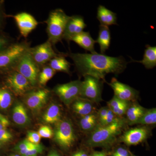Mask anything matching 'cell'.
Returning <instances> with one entry per match:
<instances>
[{"label":"cell","instance_id":"1","mask_svg":"<svg viewBox=\"0 0 156 156\" xmlns=\"http://www.w3.org/2000/svg\"><path fill=\"white\" fill-rule=\"evenodd\" d=\"M68 56L74 62L77 71L81 76L88 75L104 80L108 74L121 73L127 68L128 62L122 56L112 57L98 53H70Z\"/></svg>","mask_w":156,"mask_h":156},{"label":"cell","instance_id":"2","mask_svg":"<svg viewBox=\"0 0 156 156\" xmlns=\"http://www.w3.org/2000/svg\"><path fill=\"white\" fill-rule=\"evenodd\" d=\"M124 120L119 119L106 126L98 125L87 140L89 146L104 147L110 145L121 134L125 125Z\"/></svg>","mask_w":156,"mask_h":156},{"label":"cell","instance_id":"3","mask_svg":"<svg viewBox=\"0 0 156 156\" xmlns=\"http://www.w3.org/2000/svg\"><path fill=\"white\" fill-rule=\"evenodd\" d=\"M30 48V44L26 41H15L0 52V75L14 69Z\"/></svg>","mask_w":156,"mask_h":156},{"label":"cell","instance_id":"4","mask_svg":"<svg viewBox=\"0 0 156 156\" xmlns=\"http://www.w3.org/2000/svg\"><path fill=\"white\" fill-rule=\"evenodd\" d=\"M69 17L61 9L50 11L46 23L48 40L53 46L63 39L66 26Z\"/></svg>","mask_w":156,"mask_h":156},{"label":"cell","instance_id":"5","mask_svg":"<svg viewBox=\"0 0 156 156\" xmlns=\"http://www.w3.org/2000/svg\"><path fill=\"white\" fill-rule=\"evenodd\" d=\"M1 76L2 79V84L17 97L24 96L34 88L26 78L15 69L2 75Z\"/></svg>","mask_w":156,"mask_h":156},{"label":"cell","instance_id":"6","mask_svg":"<svg viewBox=\"0 0 156 156\" xmlns=\"http://www.w3.org/2000/svg\"><path fill=\"white\" fill-rule=\"evenodd\" d=\"M53 134L55 142L64 149L70 148L76 140L72 124L68 120H60L56 123Z\"/></svg>","mask_w":156,"mask_h":156},{"label":"cell","instance_id":"7","mask_svg":"<svg viewBox=\"0 0 156 156\" xmlns=\"http://www.w3.org/2000/svg\"><path fill=\"white\" fill-rule=\"evenodd\" d=\"M29 50L30 49L20 58L14 69L26 78L31 86L35 87L38 84L41 67L34 61Z\"/></svg>","mask_w":156,"mask_h":156},{"label":"cell","instance_id":"8","mask_svg":"<svg viewBox=\"0 0 156 156\" xmlns=\"http://www.w3.org/2000/svg\"><path fill=\"white\" fill-rule=\"evenodd\" d=\"M82 82L80 97L92 101L98 102L101 100V85L100 80L90 76H84Z\"/></svg>","mask_w":156,"mask_h":156},{"label":"cell","instance_id":"9","mask_svg":"<svg viewBox=\"0 0 156 156\" xmlns=\"http://www.w3.org/2000/svg\"><path fill=\"white\" fill-rule=\"evenodd\" d=\"M81 84L79 80L59 84L54 87L53 92L65 104L69 105L80 97Z\"/></svg>","mask_w":156,"mask_h":156},{"label":"cell","instance_id":"10","mask_svg":"<svg viewBox=\"0 0 156 156\" xmlns=\"http://www.w3.org/2000/svg\"><path fill=\"white\" fill-rule=\"evenodd\" d=\"M29 51L34 61L41 67L48 64L52 58L61 54L55 52L53 45L48 40L34 48L30 47Z\"/></svg>","mask_w":156,"mask_h":156},{"label":"cell","instance_id":"11","mask_svg":"<svg viewBox=\"0 0 156 156\" xmlns=\"http://www.w3.org/2000/svg\"><path fill=\"white\" fill-rule=\"evenodd\" d=\"M50 92L48 89L30 90L23 96L26 105L34 112L40 111L47 103Z\"/></svg>","mask_w":156,"mask_h":156},{"label":"cell","instance_id":"12","mask_svg":"<svg viewBox=\"0 0 156 156\" xmlns=\"http://www.w3.org/2000/svg\"><path fill=\"white\" fill-rule=\"evenodd\" d=\"M12 17L17 24L21 36L25 38L36 28L38 24V22L35 17L27 12H20Z\"/></svg>","mask_w":156,"mask_h":156},{"label":"cell","instance_id":"13","mask_svg":"<svg viewBox=\"0 0 156 156\" xmlns=\"http://www.w3.org/2000/svg\"><path fill=\"white\" fill-rule=\"evenodd\" d=\"M109 85L113 90L115 96L121 100L129 102L137 97V92L135 89L119 82L115 78L112 79Z\"/></svg>","mask_w":156,"mask_h":156},{"label":"cell","instance_id":"14","mask_svg":"<svg viewBox=\"0 0 156 156\" xmlns=\"http://www.w3.org/2000/svg\"><path fill=\"white\" fill-rule=\"evenodd\" d=\"M87 27L83 18L80 15L70 16L65 30L63 39L67 41H71L73 37L83 31Z\"/></svg>","mask_w":156,"mask_h":156},{"label":"cell","instance_id":"15","mask_svg":"<svg viewBox=\"0 0 156 156\" xmlns=\"http://www.w3.org/2000/svg\"><path fill=\"white\" fill-rule=\"evenodd\" d=\"M148 134L147 128L144 127L134 128L123 134L121 136V140L128 145H136L144 141Z\"/></svg>","mask_w":156,"mask_h":156},{"label":"cell","instance_id":"16","mask_svg":"<svg viewBox=\"0 0 156 156\" xmlns=\"http://www.w3.org/2000/svg\"><path fill=\"white\" fill-rule=\"evenodd\" d=\"M12 118L14 123L20 126H26L30 122V119L23 104L17 101L13 106Z\"/></svg>","mask_w":156,"mask_h":156},{"label":"cell","instance_id":"17","mask_svg":"<svg viewBox=\"0 0 156 156\" xmlns=\"http://www.w3.org/2000/svg\"><path fill=\"white\" fill-rule=\"evenodd\" d=\"M71 41L74 42L81 48L91 53H97L94 48L96 41L92 38L89 32H82L73 37Z\"/></svg>","mask_w":156,"mask_h":156},{"label":"cell","instance_id":"18","mask_svg":"<svg viewBox=\"0 0 156 156\" xmlns=\"http://www.w3.org/2000/svg\"><path fill=\"white\" fill-rule=\"evenodd\" d=\"M97 17L100 23V25L108 27V26L117 24L116 14L106 9L104 6H98Z\"/></svg>","mask_w":156,"mask_h":156},{"label":"cell","instance_id":"19","mask_svg":"<svg viewBox=\"0 0 156 156\" xmlns=\"http://www.w3.org/2000/svg\"><path fill=\"white\" fill-rule=\"evenodd\" d=\"M92 103L90 101L79 98L73 102V110L82 117L91 114L94 109Z\"/></svg>","mask_w":156,"mask_h":156},{"label":"cell","instance_id":"20","mask_svg":"<svg viewBox=\"0 0 156 156\" xmlns=\"http://www.w3.org/2000/svg\"><path fill=\"white\" fill-rule=\"evenodd\" d=\"M66 56L64 53L61 54L52 58L47 64L56 72H61L69 74L71 64L66 58Z\"/></svg>","mask_w":156,"mask_h":156},{"label":"cell","instance_id":"21","mask_svg":"<svg viewBox=\"0 0 156 156\" xmlns=\"http://www.w3.org/2000/svg\"><path fill=\"white\" fill-rule=\"evenodd\" d=\"M99 29L98 37L96 41L100 46L101 54H104L110 44V31L108 27L106 26L100 25Z\"/></svg>","mask_w":156,"mask_h":156},{"label":"cell","instance_id":"22","mask_svg":"<svg viewBox=\"0 0 156 156\" xmlns=\"http://www.w3.org/2000/svg\"><path fill=\"white\" fill-rule=\"evenodd\" d=\"M61 112L58 105L52 103L49 105L43 115V121L48 124H56L60 120Z\"/></svg>","mask_w":156,"mask_h":156},{"label":"cell","instance_id":"23","mask_svg":"<svg viewBox=\"0 0 156 156\" xmlns=\"http://www.w3.org/2000/svg\"><path fill=\"white\" fill-rule=\"evenodd\" d=\"M142 60L135 62L142 63L146 68L150 69L156 66V48L149 45H147Z\"/></svg>","mask_w":156,"mask_h":156},{"label":"cell","instance_id":"24","mask_svg":"<svg viewBox=\"0 0 156 156\" xmlns=\"http://www.w3.org/2000/svg\"><path fill=\"white\" fill-rule=\"evenodd\" d=\"M146 110L137 103H134L128 107L126 111L127 119L130 124H135L142 117Z\"/></svg>","mask_w":156,"mask_h":156},{"label":"cell","instance_id":"25","mask_svg":"<svg viewBox=\"0 0 156 156\" xmlns=\"http://www.w3.org/2000/svg\"><path fill=\"white\" fill-rule=\"evenodd\" d=\"M13 94L2 84L0 85V110H6L11 106Z\"/></svg>","mask_w":156,"mask_h":156},{"label":"cell","instance_id":"26","mask_svg":"<svg viewBox=\"0 0 156 156\" xmlns=\"http://www.w3.org/2000/svg\"><path fill=\"white\" fill-rule=\"evenodd\" d=\"M98 117L95 114H91L82 117L80 121V126L83 131H93L97 126Z\"/></svg>","mask_w":156,"mask_h":156},{"label":"cell","instance_id":"27","mask_svg":"<svg viewBox=\"0 0 156 156\" xmlns=\"http://www.w3.org/2000/svg\"><path fill=\"white\" fill-rule=\"evenodd\" d=\"M56 72L52 69L48 64L41 67L38 77V84L44 87L48 81L51 80L56 74Z\"/></svg>","mask_w":156,"mask_h":156},{"label":"cell","instance_id":"28","mask_svg":"<svg viewBox=\"0 0 156 156\" xmlns=\"http://www.w3.org/2000/svg\"><path fill=\"white\" fill-rule=\"evenodd\" d=\"M156 123V110L155 108L146 110L142 117L135 124L144 125H154Z\"/></svg>","mask_w":156,"mask_h":156},{"label":"cell","instance_id":"29","mask_svg":"<svg viewBox=\"0 0 156 156\" xmlns=\"http://www.w3.org/2000/svg\"><path fill=\"white\" fill-rule=\"evenodd\" d=\"M16 41L13 38L3 31H0V52Z\"/></svg>","mask_w":156,"mask_h":156},{"label":"cell","instance_id":"30","mask_svg":"<svg viewBox=\"0 0 156 156\" xmlns=\"http://www.w3.org/2000/svg\"><path fill=\"white\" fill-rule=\"evenodd\" d=\"M127 102H128V101L121 100L116 96H114L111 100L108 102V107L115 114V112L117 111H118L121 107Z\"/></svg>","mask_w":156,"mask_h":156},{"label":"cell","instance_id":"31","mask_svg":"<svg viewBox=\"0 0 156 156\" xmlns=\"http://www.w3.org/2000/svg\"><path fill=\"white\" fill-rule=\"evenodd\" d=\"M8 17L5 9V1L0 0V31L4 30Z\"/></svg>","mask_w":156,"mask_h":156},{"label":"cell","instance_id":"32","mask_svg":"<svg viewBox=\"0 0 156 156\" xmlns=\"http://www.w3.org/2000/svg\"><path fill=\"white\" fill-rule=\"evenodd\" d=\"M41 137L45 138H51L53 136V130L49 126H42L39 129L38 132Z\"/></svg>","mask_w":156,"mask_h":156},{"label":"cell","instance_id":"33","mask_svg":"<svg viewBox=\"0 0 156 156\" xmlns=\"http://www.w3.org/2000/svg\"><path fill=\"white\" fill-rule=\"evenodd\" d=\"M116 116H117L109 108L106 117L105 118L101 124H99V125H101V126H106V125L111 124L119 119V118Z\"/></svg>","mask_w":156,"mask_h":156},{"label":"cell","instance_id":"34","mask_svg":"<svg viewBox=\"0 0 156 156\" xmlns=\"http://www.w3.org/2000/svg\"><path fill=\"white\" fill-rule=\"evenodd\" d=\"M43 150L44 147L42 144H36L23 156H37L39 154L41 153Z\"/></svg>","mask_w":156,"mask_h":156},{"label":"cell","instance_id":"35","mask_svg":"<svg viewBox=\"0 0 156 156\" xmlns=\"http://www.w3.org/2000/svg\"><path fill=\"white\" fill-rule=\"evenodd\" d=\"M27 139L31 143L37 144H40L41 137L38 132L35 131H28L27 132Z\"/></svg>","mask_w":156,"mask_h":156},{"label":"cell","instance_id":"36","mask_svg":"<svg viewBox=\"0 0 156 156\" xmlns=\"http://www.w3.org/2000/svg\"><path fill=\"white\" fill-rule=\"evenodd\" d=\"M13 138L12 134L6 128L0 130V142L2 143L9 142Z\"/></svg>","mask_w":156,"mask_h":156},{"label":"cell","instance_id":"37","mask_svg":"<svg viewBox=\"0 0 156 156\" xmlns=\"http://www.w3.org/2000/svg\"><path fill=\"white\" fill-rule=\"evenodd\" d=\"M35 144L31 143L27 139H24L22 141H20L16 146L14 148L15 151H17V152L21 150L24 149L26 148L30 147L34 145Z\"/></svg>","mask_w":156,"mask_h":156},{"label":"cell","instance_id":"38","mask_svg":"<svg viewBox=\"0 0 156 156\" xmlns=\"http://www.w3.org/2000/svg\"><path fill=\"white\" fill-rule=\"evenodd\" d=\"M109 108L108 107H105L102 108L99 110L98 112V120L100 122V124H101L105 117H106L108 112Z\"/></svg>","mask_w":156,"mask_h":156},{"label":"cell","instance_id":"39","mask_svg":"<svg viewBox=\"0 0 156 156\" xmlns=\"http://www.w3.org/2000/svg\"><path fill=\"white\" fill-rule=\"evenodd\" d=\"M129 155L128 151L126 149L119 147L112 154V156H126Z\"/></svg>","mask_w":156,"mask_h":156},{"label":"cell","instance_id":"40","mask_svg":"<svg viewBox=\"0 0 156 156\" xmlns=\"http://www.w3.org/2000/svg\"><path fill=\"white\" fill-rule=\"evenodd\" d=\"M0 122L2 124L5 128H7L10 125L9 119L1 113H0Z\"/></svg>","mask_w":156,"mask_h":156},{"label":"cell","instance_id":"41","mask_svg":"<svg viewBox=\"0 0 156 156\" xmlns=\"http://www.w3.org/2000/svg\"><path fill=\"white\" fill-rule=\"evenodd\" d=\"M91 156H106V154L103 152H94Z\"/></svg>","mask_w":156,"mask_h":156},{"label":"cell","instance_id":"42","mask_svg":"<svg viewBox=\"0 0 156 156\" xmlns=\"http://www.w3.org/2000/svg\"><path fill=\"white\" fill-rule=\"evenodd\" d=\"M48 156H60V155L57 152L55 151H53L51 152L49 154H48Z\"/></svg>","mask_w":156,"mask_h":156},{"label":"cell","instance_id":"43","mask_svg":"<svg viewBox=\"0 0 156 156\" xmlns=\"http://www.w3.org/2000/svg\"><path fill=\"white\" fill-rule=\"evenodd\" d=\"M77 155L78 156H87V154L85 153L83 151H80L76 153Z\"/></svg>","mask_w":156,"mask_h":156},{"label":"cell","instance_id":"44","mask_svg":"<svg viewBox=\"0 0 156 156\" xmlns=\"http://www.w3.org/2000/svg\"><path fill=\"white\" fill-rule=\"evenodd\" d=\"M4 128H6L4 127V126H3L1 122H0V130H2V129H4Z\"/></svg>","mask_w":156,"mask_h":156},{"label":"cell","instance_id":"45","mask_svg":"<svg viewBox=\"0 0 156 156\" xmlns=\"http://www.w3.org/2000/svg\"><path fill=\"white\" fill-rule=\"evenodd\" d=\"M4 144L0 142V150L2 149V148L3 147V145H4Z\"/></svg>","mask_w":156,"mask_h":156},{"label":"cell","instance_id":"46","mask_svg":"<svg viewBox=\"0 0 156 156\" xmlns=\"http://www.w3.org/2000/svg\"><path fill=\"white\" fill-rule=\"evenodd\" d=\"M10 156H20L19 154H12Z\"/></svg>","mask_w":156,"mask_h":156},{"label":"cell","instance_id":"47","mask_svg":"<svg viewBox=\"0 0 156 156\" xmlns=\"http://www.w3.org/2000/svg\"><path fill=\"white\" fill-rule=\"evenodd\" d=\"M73 156H78L77 155L76 153L75 154H73Z\"/></svg>","mask_w":156,"mask_h":156},{"label":"cell","instance_id":"48","mask_svg":"<svg viewBox=\"0 0 156 156\" xmlns=\"http://www.w3.org/2000/svg\"><path fill=\"white\" fill-rule=\"evenodd\" d=\"M129 156V155H128V156Z\"/></svg>","mask_w":156,"mask_h":156},{"label":"cell","instance_id":"49","mask_svg":"<svg viewBox=\"0 0 156 156\" xmlns=\"http://www.w3.org/2000/svg\"><path fill=\"white\" fill-rule=\"evenodd\" d=\"M0 76H1V75H0Z\"/></svg>","mask_w":156,"mask_h":156},{"label":"cell","instance_id":"50","mask_svg":"<svg viewBox=\"0 0 156 156\" xmlns=\"http://www.w3.org/2000/svg\"></svg>","mask_w":156,"mask_h":156}]
</instances>
